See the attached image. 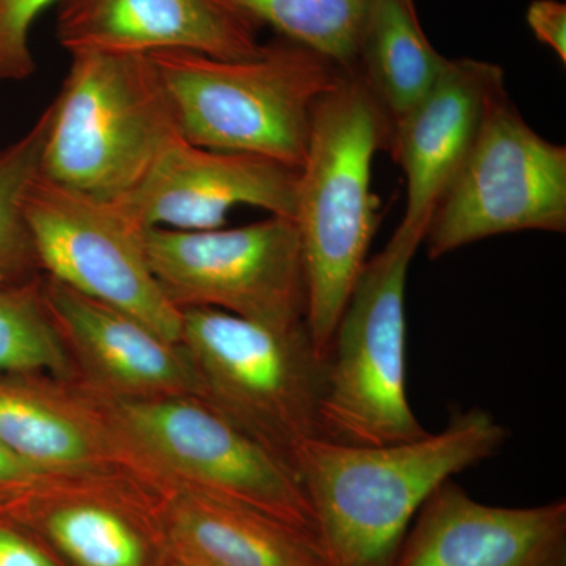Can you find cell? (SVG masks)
<instances>
[{"mask_svg":"<svg viewBox=\"0 0 566 566\" xmlns=\"http://www.w3.org/2000/svg\"><path fill=\"white\" fill-rule=\"evenodd\" d=\"M156 281L178 311L216 308L290 329L305 323L307 289L292 219L270 216L233 229H147Z\"/></svg>","mask_w":566,"mask_h":566,"instance_id":"cell-9","label":"cell"},{"mask_svg":"<svg viewBox=\"0 0 566 566\" xmlns=\"http://www.w3.org/2000/svg\"><path fill=\"white\" fill-rule=\"evenodd\" d=\"M25 219L41 274L180 344L181 312L153 274L147 229L125 205L63 188L39 174L25 199Z\"/></svg>","mask_w":566,"mask_h":566,"instance_id":"cell-10","label":"cell"},{"mask_svg":"<svg viewBox=\"0 0 566 566\" xmlns=\"http://www.w3.org/2000/svg\"><path fill=\"white\" fill-rule=\"evenodd\" d=\"M43 300L88 389L109 400L202 395L185 346L43 275Z\"/></svg>","mask_w":566,"mask_h":566,"instance_id":"cell-14","label":"cell"},{"mask_svg":"<svg viewBox=\"0 0 566 566\" xmlns=\"http://www.w3.org/2000/svg\"><path fill=\"white\" fill-rule=\"evenodd\" d=\"M505 88L504 70L479 59H447L427 95L395 118L387 150L406 181L400 227L422 234L482 128L491 99Z\"/></svg>","mask_w":566,"mask_h":566,"instance_id":"cell-16","label":"cell"},{"mask_svg":"<svg viewBox=\"0 0 566 566\" xmlns=\"http://www.w3.org/2000/svg\"><path fill=\"white\" fill-rule=\"evenodd\" d=\"M48 128L50 107L20 139L0 148V286L17 285L41 274L25 219V199L40 174Z\"/></svg>","mask_w":566,"mask_h":566,"instance_id":"cell-21","label":"cell"},{"mask_svg":"<svg viewBox=\"0 0 566 566\" xmlns=\"http://www.w3.org/2000/svg\"><path fill=\"white\" fill-rule=\"evenodd\" d=\"M394 566H566V502L488 505L447 480L417 513Z\"/></svg>","mask_w":566,"mask_h":566,"instance_id":"cell-15","label":"cell"},{"mask_svg":"<svg viewBox=\"0 0 566 566\" xmlns=\"http://www.w3.org/2000/svg\"><path fill=\"white\" fill-rule=\"evenodd\" d=\"M260 28L318 52L349 71L371 0H232Z\"/></svg>","mask_w":566,"mask_h":566,"instance_id":"cell-20","label":"cell"},{"mask_svg":"<svg viewBox=\"0 0 566 566\" xmlns=\"http://www.w3.org/2000/svg\"><path fill=\"white\" fill-rule=\"evenodd\" d=\"M148 59L186 140L296 170L307 155L316 106L345 74L318 52L283 39L234 61L188 51Z\"/></svg>","mask_w":566,"mask_h":566,"instance_id":"cell-3","label":"cell"},{"mask_svg":"<svg viewBox=\"0 0 566 566\" xmlns=\"http://www.w3.org/2000/svg\"><path fill=\"white\" fill-rule=\"evenodd\" d=\"M0 442L46 474L126 475L159 488L118 433L103 398L87 386L0 374Z\"/></svg>","mask_w":566,"mask_h":566,"instance_id":"cell-12","label":"cell"},{"mask_svg":"<svg viewBox=\"0 0 566 566\" xmlns=\"http://www.w3.org/2000/svg\"><path fill=\"white\" fill-rule=\"evenodd\" d=\"M73 359L43 300V274L0 286V374L43 375L71 381Z\"/></svg>","mask_w":566,"mask_h":566,"instance_id":"cell-19","label":"cell"},{"mask_svg":"<svg viewBox=\"0 0 566 566\" xmlns=\"http://www.w3.org/2000/svg\"><path fill=\"white\" fill-rule=\"evenodd\" d=\"M526 22L536 40L566 63V6L560 0H532Z\"/></svg>","mask_w":566,"mask_h":566,"instance_id":"cell-23","label":"cell"},{"mask_svg":"<svg viewBox=\"0 0 566 566\" xmlns=\"http://www.w3.org/2000/svg\"><path fill=\"white\" fill-rule=\"evenodd\" d=\"M297 172L260 156L199 147L180 136L120 202L145 229H222L237 207L293 221Z\"/></svg>","mask_w":566,"mask_h":566,"instance_id":"cell-11","label":"cell"},{"mask_svg":"<svg viewBox=\"0 0 566 566\" xmlns=\"http://www.w3.org/2000/svg\"><path fill=\"white\" fill-rule=\"evenodd\" d=\"M200 398L293 469L297 447L322 438L327 357L307 326L277 329L216 308L181 311V338Z\"/></svg>","mask_w":566,"mask_h":566,"instance_id":"cell-5","label":"cell"},{"mask_svg":"<svg viewBox=\"0 0 566 566\" xmlns=\"http://www.w3.org/2000/svg\"><path fill=\"white\" fill-rule=\"evenodd\" d=\"M153 566H212L191 549L164 536Z\"/></svg>","mask_w":566,"mask_h":566,"instance_id":"cell-25","label":"cell"},{"mask_svg":"<svg viewBox=\"0 0 566 566\" xmlns=\"http://www.w3.org/2000/svg\"><path fill=\"white\" fill-rule=\"evenodd\" d=\"M390 129L389 115L354 71H345L315 109L293 222L307 289L305 326L324 357L378 229L371 178Z\"/></svg>","mask_w":566,"mask_h":566,"instance_id":"cell-2","label":"cell"},{"mask_svg":"<svg viewBox=\"0 0 566 566\" xmlns=\"http://www.w3.org/2000/svg\"><path fill=\"white\" fill-rule=\"evenodd\" d=\"M50 104L40 175L63 188L120 202L167 145L182 136L148 55L81 52Z\"/></svg>","mask_w":566,"mask_h":566,"instance_id":"cell-4","label":"cell"},{"mask_svg":"<svg viewBox=\"0 0 566 566\" xmlns=\"http://www.w3.org/2000/svg\"><path fill=\"white\" fill-rule=\"evenodd\" d=\"M510 431L482 408L457 412L438 433L385 446L312 438L293 471L314 513L327 566H394L427 499L494 457Z\"/></svg>","mask_w":566,"mask_h":566,"instance_id":"cell-1","label":"cell"},{"mask_svg":"<svg viewBox=\"0 0 566 566\" xmlns=\"http://www.w3.org/2000/svg\"><path fill=\"white\" fill-rule=\"evenodd\" d=\"M55 11L70 55L188 51L234 61L263 48L262 28L232 0H62Z\"/></svg>","mask_w":566,"mask_h":566,"instance_id":"cell-13","label":"cell"},{"mask_svg":"<svg viewBox=\"0 0 566 566\" xmlns=\"http://www.w3.org/2000/svg\"><path fill=\"white\" fill-rule=\"evenodd\" d=\"M159 526L212 566H327L312 532L193 491L167 495Z\"/></svg>","mask_w":566,"mask_h":566,"instance_id":"cell-17","label":"cell"},{"mask_svg":"<svg viewBox=\"0 0 566 566\" xmlns=\"http://www.w3.org/2000/svg\"><path fill=\"white\" fill-rule=\"evenodd\" d=\"M62 0H0V82H22L36 70L32 31L44 11Z\"/></svg>","mask_w":566,"mask_h":566,"instance_id":"cell-22","label":"cell"},{"mask_svg":"<svg viewBox=\"0 0 566 566\" xmlns=\"http://www.w3.org/2000/svg\"><path fill=\"white\" fill-rule=\"evenodd\" d=\"M565 230L566 147L536 133L502 88L436 205L422 243L428 259L497 234Z\"/></svg>","mask_w":566,"mask_h":566,"instance_id":"cell-8","label":"cell"},{"mask_svg":"<svg viewBox=\"0 0 566 566\" xmlns=\"http://www.w3.org/2000/svg\"><path fill=\"white\" fill-rule=\"evenodd\" d=\"M46 474L35 471L31 465L13 455L6 446L0 442V485L6 483L20 482V480L32 479V476Z\"/></svg>","mask_w":566,"mask_h":566,"instance_id":"cell-26","label":"cell"},{"mask_svg":"<svg viewBox=\"0 0 566 566\" xmlns=\"http://www.w3.org/2000/svg\"><path fill=\"white\" fill-rule=\"evenodd\" d=\"M0 566H63L46 546L28 532L0 526Z\"/></svg>","mask_w":566,"mask_h":566,"instance_id":"cell-24","label":"cell"},{"mask_svg":"<svg viewBox=\"0 0 566 566\" xmlns=\"http://www.w3.org/2000/svg\"><path fill=\"white\" fill-rule=\"evenodd\" d=\"M103 400L118 433L167 493L223 499L316 535L293 469L202 398Z\"/></svg>","mask_w":566,"mask_h":566,"instance_id":"cell-7","label":"cell"},{"mask_svg":"<svg viewBox=\"0 0 566 566\" xmlns=\"http://www.w3.org/2000/svg\"><path fill=\"white\" fill-rule=\"evenodd\" d=\"M422 243L398 226L365 263L327 356L322 438L385 446L428 434L406 395V285Z\"/></svg>","mask_w":566,"mask_h":566,"instance_id":"cell-6","label":"cell"},{"mask_svg":"<svg viewBox=\"0 0 566 566\" xmlns=\"http://www.w3.org/2000/svg\"><path fill=\"white\" fill-rule=\"evenodd\" d=\"M447 59L428 40L416 0H371L349 71L363 77L394 122L433 87Z\"/></svg>","mask_w":566,"mask_h":566,"instance_id":"cell-18","label":"cell"}]
</instances>
